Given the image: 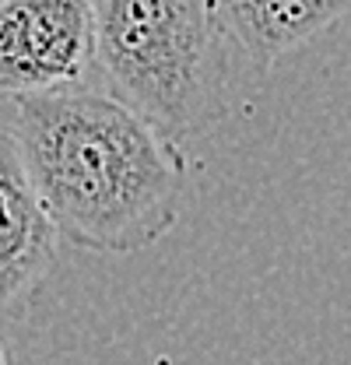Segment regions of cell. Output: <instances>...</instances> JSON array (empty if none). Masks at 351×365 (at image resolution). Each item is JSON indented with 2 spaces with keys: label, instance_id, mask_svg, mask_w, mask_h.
<instances>
[{
  "label": "cell",
  "instance_id": "6da1fadb",
  "mask_svg": "<svg viewBox=\"0 0 351 365\" xmlns=\"http://www.w3.org/2000/svg\"><path fill=\"white\" fill-rule=\"evenodd\" d=\"M14 144L56 235L88 253H141L179 222L190 162L179 140L109 91L14 102Z\"/></svg>",
  "mask_w": 351,
  "mask_h": 365
},
{
  "label": "cell",
  "instance_id": "7a4b0ae2",
  "mask_svg": "<svg viewBox=\"0 0 351 365\" xmlns=\"http://www.w3.org/2000/svg\"><path fill=\"white\" fill-rule=\"evenodd\" d=\"M95 67L169 137L204 130L228 88V43L215 0H91Z\"/></svg>",
  "mask_w": 351,
  "mask_h": 365
},
{
  "label": "cell",
  "instance_id": "3957f363",
  "mask_svg": "<svg viewBox=\"0 0 351 365\" xmlns=\"http://www.w3.org/2000/svg\"><path fill=\"white\" fill-rule=\"evenodd\" d=\"M91 67V0H0V102L81 88Z\"/></svg>",
  "mask_w": 351,
  "mask_h": 365
},
{
  "label": "cell",
  "instance_id": "277c9868",
  "mask_svg": "<svg viewBox=\"0 0 351 365\" xmlns=\"http://www.w3.org/2000/svg\"><path fill=\"white\" fill-rule=\"evenodd\" d=\"M56 239L21 165L14 134L0 130V319L32 306L53 267Z\"/></svg>",
  "mask_w": 351,
  "mask_h": 365
},
{
  "label": "cell",
  "instance_id": "5b68a950",
  "mask_svg": "<svg viewBox=\"0 0 351 365\" xmlns=\"http://www.w3.org/2000/svg\"><path fill=\"white\" fill-rule=\"evenodd\" d=\"M215 11L235 53L267 71L351 18V0H215Z\"/></svg>",
  "mask_w": 351,
  "mask_h": 365
},
{
  "label": "cell",
  "instance_id": "8992f818",
  "mask_svg": "<svg viewBox=\"0 0 351 365\" xmlns=\"http://www.w3.org/2000/svg\"><path fill=\"white\" fill-rule=\"evenodd\" d=\"M0 365H14V362H11V348H7L4 334H0Z\"/></svg>",
  "mask_w": 351,
  "mask_h": 365
}]
</instances>
